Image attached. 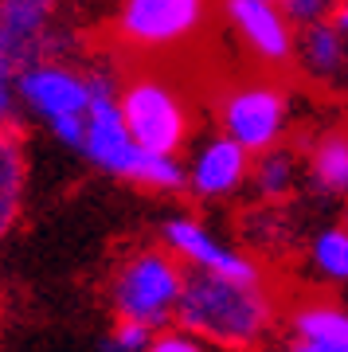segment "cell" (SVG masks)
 Segmentation results:
<instances>
[{"label":"cell","mask_w":348,"mask_h":352,"mask_svg":"<svg viewBox=\"0 0 348 352\" xmlns=\"http://www.w3.org/2000/svg\"><path fill=\"white\" fill-rule=\"evenodd\" d=\"M90 71V110L87 126H83V141L78 153L87 157L98 173L118 176L125 184H137L145 192H184L188 188V168L184 157H168V153H149L145 145H137L129 133L118 106V71L106 63H87Z\"/></svg>","instance_id":"1"},{"label":"cell","mask_w":348,"mask_h":352,"mask_svg":"<svg viewBox=\"0 0 348 352\" xmlns=\"http://www.w3.org/2000/svg\"><path fill=\"white\" fill-rule=\"evenodd\" d=\"M278 298L266 278H227L188 270L184 294L176 305V325L204 337L212 349L250 352L274 333Z\"/></svg>","instance_id":"2"},{"label":"cell","mask_w":348,"mask_h":352,"mask_svg":"<svg viewBox=\"0 0 348 352\" xmlns=\"http://www.w3.org/2000/svg\"><path fill=\"white\" fill-rule=\"evenodd\" d=\"M118 106L137 145H145L149 153L184 157V149L192 145L196 113L184 87L168 71H157V67L125 71L118 78Z\"/></svg>","instance_id":"3"},{"label":"cell","mask_w":348,"mask_h":352,"mask_svg":"<svg viewBox=\"0 0 348 352\" xmlns=\"http://www.w3.org/2000/svg\"><path fill=\"white\" fill-rule=\"evenodd\" d=\"M16 90H20V110L43 126L51 138L78 153L83 126L90 110V71L87 63L63 59V55H43L16 71Z\"/></svg>","instance_id":"4"},{"label":"cell","mask_w":348,"mask_h":352,"mask_svg":"<svg viewBox=\"0 0 348 352\" xmlns=\"http://www.w3.org/2000/svg\"><path fill=\"white\" fill-rule=\"evenodd\" d=\"M215 126L235 138L247 153L274 149L290 138L294 126V94L274 71L227 78L215 94Z\"/></svg>","instance_id":"5"},{"label":"cell","mask_w":348,"mask_h":352,"mask_svg":"<svg viewBox=\"0 0 348 352\" xmlns=\"http://www.w3.org/2000/svg\"><path fill=\"white\" fill-rule=\"evenodd\" d=\"M188 266L168 247H133L110 274V309L113 317L164 329L176 321V305L184 294Z\"/></svg>","instance_id":"6"},{"label":"cell","mask_w":348,"mask_h":352,"mask_svg":"<svg viewBox=\"0 0 348 352\" xmlns=\"http://www.w3.org/2000/svg\"><path fill=\"white\" fill-rule=\"evenodd\" d=\"M212 20V0H118L110 32L129 55L161 59L192 47Z\"/></svg>","instance_id":"7"},{"label":"cell","mask_w":348,"mask_h":352,"mask_svg":"<svg viewBox=\"0 0 348 352\" xmlns=\"http://www.w3.org/2000/svg\"><path fill=\"white\" fill-rule=\"evenodd\" d=\"M0 47L16 67L43 55L71 59L75 36L63 28V0H0Z\"/></svg>","instance_id":"8"},{"label":"cell","mask_w":348,"mask_h":352,"mask_svg":"<svg viewBox=\"0 0 348 352\" xmlns=\"http://www.w3.org/2000/svg\"><path fill=\"white\" fill-rule=\"evenodd\" d=\"M219 12L259 67L282 71L294 63L298 28L286 20L278 0H219Z\"/></svg>","instance_id":"9"},{"label":"cell","mask_w":348,"mask_h":352,"mask_svg":"<svg viewBox=\"0 0 348 352\" xmlns=\"http://www.w3.org/2000/svg\"><path fill=\"white\" fill-rule=\"evenodd\" d=\"M161 243L188 266V270H208V274H227V278H266L262 266L247 251H239L235 243L215 235L199 215H168L161 223Z\"/></svg>","instance_id":"10"},{"label":"cell","mask_w":348,"mask_h":352,"mask_svg":"<svg viewBox=\"0 0 348 352\" xmlns=\"http://www.w3.org/2000/svg\"><path fill=\"white\" fill-rule=\"evenodd\" d=\"M250 161L254 153H247L235 138L215 129L188 153V192L196 200H231L250 184Z\"/></svg>","instance_id":"11"},{"label":"cell","mask_w":348,"mask_h":352,"mask_svg":"<svg viewBox=\"0 0 348 352\" xmlns=\"http://www.w3.org/2000/svg\"><path fill=\"white\" fill-rule=\"evenodd\" d=\"M286 352H348V309L325 298L301 302L290 314Z\"/></svg>","instance_id":"12"},{"label":"cell","mask_w":348,"mask_h":352,"mask_svg":"<svg viewBox=\"0 0 348 352\" xmlns=\"http://www.w3.org/2000/svg\"><path fill=\"white\" fill-rule=\"evenodd\" d=\"M294 63L309 82L317 87H336L348 78V36L333 20L313 24L305 32H298V51H294Z\"/></svg>","instance_id":"13"},{"label":"cell","mask_w":348,"mask_h":352,"mask_svg":"<svg viewBox=\"0 0 348 352\" xmlns=\"http://www.w3.org/2000/svg\"><path fill=\"white\" fill-rule=\"evenodd\" d=\"M305 180L313 192L348 200V126H325L305 145Z\"/></svg>","instance_id":"14"},{"label":"cell","mask_w":348,"mask_h":352,"mask_svg":"<svg viewBox=\"0 0 348 352\" xmlns=\"http://www.w3.org/2000/svg\"><path fill=\"white\" fill-rule=\"evenodd\" d=\"M305 180V153H298L294 145H274V149H262L254 153L250 161V184L247 188L259 196L262 204H286L298 184Z\"/></svg>","instance_id":"15"},{"label":"cell","mask_w":348,"mask_h":352,"mask_svg":"<svg viewBox=\"0 0 348 352\" xmlns=\"http://www.w3.org/2000/svg\"><path fill=\"white\" fill-rule=\"evenodd\" d=\"M28 196V141L16 126L0 129V239L24 212Z\"/></svg>","instance_id":"16"},{"label":"cell","mask_w":348,"mask_h":352,"mask_svg":"<svg viewBox=\"0 0 348 352\" xmlns=\"http://www.w3.org/2000/svg\"><path fill=\"white\" fill-rule=\"evenodd\" d=\"M309 266L321 282L348 286V223L321 227L309 239Z\"/></svg>","instance_id":"17"},{"label":"cell","mask_w":348,"mask_h":352,"mask_svg":"<svg viewBox=\"0 0 348 352\" xmlns=\"http://www.w3.org/2000/svg\"><path fill=\"white\" fill-rule=\"evenodd\" d=\"M157 329L141 325V321H125V317H113L110 333L102 340V352H145L149 349V340Z\"/></svg>","instance_id":"18"},{"label":"cell","mask_w":348,"mask_h":352,"mask_svg":"<svg viewBox=\"0 0 348 352\" xmlns=\"http://www.w3.org/2000/svg\"><path fill=\"white\" fill-rule=\"evenodd\" d=\"M16 71L20 67L8 59V51L0 47V129L20 126V90H16Z\"/></svg>","instance_id":"19"},{"label":"cell","mask_w":348,"mask_h":352,"mask_svg":"<svg viewBox=\"0 0 348 352\" xmlns=\"http://www.w3.org/2000/svg\"><path fill=\"white\" fill-rule=\"evenodd\" d=\"M145 352H212V344L173 321V325H164V329L153 333V340H149V349Z\"/></svg>","instance_id":"20"},{"label":"cell","mask_w":348,"mask_h":352,"mask_svg":"<svg viewBox=\"0 0 348 352\" xmlns=\"http://www.w3.org/2000/svg\"><path fill=\"white\" fill-rule=\"evenodd\" d=\"M282 4V12H286V20L298 32H305V28L313 24H325V20H333V4L336 0H278Z\"/></svg>","instance_id":"21"},{"label":"cell","mask_w":348,"mask_h":352,"mask_svg":"<svg viewBox=\"0 0 348 352\" xmlns=\"http://www.w3.org/2000/svg\"><path fill=\"white\" fill-rule=\"evenodd\" d=\"M333 24L348 36V0H336V4H333Z\"/></svg>","instance_id":"22"},{"label":"cell","mask_w":348,"mask_h":352,"mask_svg":"<svg viewBox=\"0 0 348 352\" xmlns=\"http://www.w3.org/2000/svg\"><path fill=\"white\" fill-rule=\"evenodd\" d=\"M345 223H348V215H345Z\"/></svg>","instance_id":"23"}]
</instances>
